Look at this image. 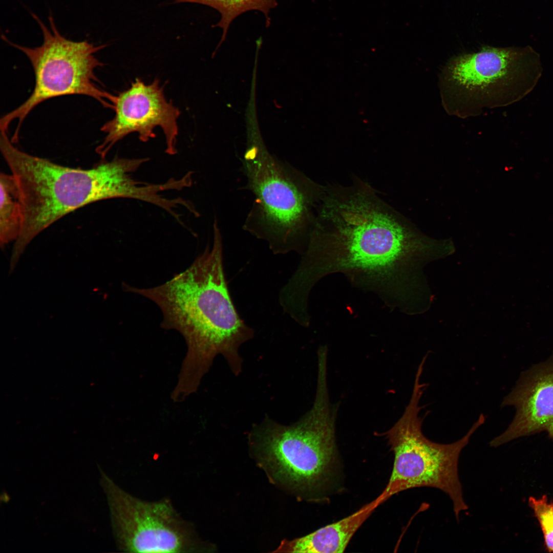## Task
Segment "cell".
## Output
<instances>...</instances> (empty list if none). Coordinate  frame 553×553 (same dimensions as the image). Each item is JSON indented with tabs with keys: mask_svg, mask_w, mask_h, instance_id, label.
Returning a JSON list of instances; mask_svg holds the SVG:
<instances>
[{
	"mask_svg": "<svg viewBox=\"0 0 553 553\" xmlns=\"http://www.w3.org/2000/svg\"><path fill=\"white\" fill-rule=\"evenodd\" d=\"M416 247L398 215L368 183L356 177L348 186L328 185L301 261L286 287L306 301L317 281L341 272L389 305L402 304Z\"/></svg>",
	"mask_w": 553,
	"mask_h": 553,
	"instance_id": "obj_1",
	"label": "cell"
},
{
	"mask_svg": "<svg viewBox=\"0 0 553 553\" xmlns=\"http://www.w3.org/2000/svg\"><path fill=\"white\" fill-rule=\"evenodd\" d=\"M222 237L216 221L214 241L184 271L151 288L123 284L124 290L154 302L161 310V327L184 337L187 352L178 384L196 391L215 357L222 354L232 371L241 370L240 347L253 336L231 301L224 276Z\"/></svg>",
	"mask_w": 553,
	"mask_h": 553,
	"instance_id": "obj_2",
	"label": "cell"
},
{
	"mask_svg": "<svg viewBox=\"0 0 553 553\" xmlns=\"http://www.w3.org/2000/svg\"><path fill=\"white\" fill-rule=\"evenodd\" d=\"M0 149L16 181L22 208L11 269L30 242L63 216L100 200L135 199L140 191L131 176L140 167L137 159L116 157L89 169L67 167L19 150L5 131H1Z\"/></svg>",
	"mask_w": 553,
	"mask_h": 553,
	"instance_id": "obj_3",
	"label": "cell"
},
{
	"mask_svg": "<svg viewBox=\"0 0 553 553\" xmlns=\"http://www.w3.org/2000/svg\"><path fill=\"white\" fill-rule=\"evenodd\" d=\"M337 407L330 402L327 371L321 370L313 406L299 421L283 425L266 418L252 427L250 454L271 483L299 498L323 484L336 459Z\"/></svg>",
	"mask_w": 553,
	"mask_h": 553,
	"instance_id": "obj_4",
	"label": "cell"
},
{
	"mask_svg": "<svg viewBox=\"0 0 553 553\" xmlns=\"http://www.w3.org/2000/svg\"><path fill=\"white\" fill-rule=\"evenodd\" d=\"M243 165L255 197L245 229L275 253L304 250L325 186L256 144L246 151Z\"/></svg>",
	"mask_w": 553,
	"mask_h": 553,
	"instance_id": "obj_5",
	"label": "cell"
},
{
	"mask_svg": "<svg viewBox=\"0 0 553 553\" xmlns=\"http://www.w3.org/2000/svg\"><path fill=\"white\" fill-rule=\"evenodd\" d=\"M543 71L530 46L483 47L450 58L438 78L441 103L450 115L465 118L485 109L506 107L530 93Z\"/></svg>",
	"mask_w": 553,
	"mask_h": 553,
	"instance_id": "obj_6",
	"label": "cell"
},
{
	"mask_svg": "<svg viewBox=\"0 0 553 553\" xmlns=\"http://www.w3.org/2000/svg\"><path fill=\"white\" fill-rule=\"evenodd\" d=\"M422 373L417 370L412 395L401 417L383 434L394 460L389 482L381 494L386 501L408 489L436 488L449 496L458 521L460 513L468 509L458 475L459 456L485 418L481 414L467 433L453 443L441 444L428 439L422 433L423 419L419 415L420 401L427 387L420 381Z\"/></svg>",
	"mask_w": 553,
	"mask_h": 553,
	"instance_id": "obj_7",
	"label": "cell"
},
{
	"mask_svg": "<svg viewBox=\"0 0 553 553\" xmlns=\"http://www.w3.org/2000/svg\"><path fill=\"white\" fill-rule=\"evenodd\" d=\"M42 31L43 41L38 47H24L4 41L24 53L30 60L35 75V85L30 96L21 105L4 115L0 120L1 131L8 132L11 123L17 120L12 141L16 142L22 123L28 114L42 102L56 97L81 95L91 97L107 108L113 109L116 96L100 86L95 70L103 66L95 54L106 45L95 46L87 40L73 41L62 36L51 15L50 28L34 14H32Z\"/></svg>",
	"mask_w": 553,
	"mask_h": 553,
	"instance_id": "obj_8",
	"label": "cell"
},
{
	"mask_svg": "<svg viewBox=\"0 0 553 553\" xmlns=\"http://www.w3.org/2000/svg\"><path fill=\"white\" fill-rule=\"evenodd\" d=\"M108 485L119 547L127 552H211L192 523L182 518L168 499L148 501L111 481Z\"/></svg>",
	"mask_w": 553,
	"mask_h": 553,
	"instance_id": "obj_9",
	"label": "cell"
},
{
	"mask_svg": "<svg viewBox=\"0 0 553 553\" xmlns=\"http://www.w3.org/2000/svg\"><path fill=\"white\" fill-rule=\"evenodd\" d=\"M113 110L114 117L101 127L105 134L104 140L96 148L102 158L115 143L130 133H137L142 142L155 137L154 130L157 126L161 128L165 135V153H177V119L180 112L166 100L158 79L149 84L136 79L128 89L116 95Z\"/></svg>",
	"mask_w": 553,
	"mask_h": 553,
	"instance_id": "obj_10",
	"label": "cell"
},
{
	"mask_svg": "<svg viewBox=\"0 0 553 553\" xmlns=\"http://www.w3.org/2000/svg\"><path fill=\"white\" fill-rule=\"evenodd\" d=\"M501 406L514 407L515 414L504 432L490 441L491 446L543 431L553 440V353L521 373Z\"/></svg>",
	"mask_w": 553,
	"mask_h": 553,
	"instance_id": "obj_11",
	"label": "cell"
},
{
	"mask_svg": "<svg viewBox=\"0 0 553 553\" xmlns=\"http://www.w3.org/2000/svg\"><path fill=\"white\" fill-rule=\"evenodd\" d=\"M385 502L381 495L351 515L306 536L283 540L273 552H343L351 539L374 509Z\"/></svg>",
	"mask_w": 553,
	"mask_h": 553,
	"instance_id": "obj_12",
	"label": "cell"
},
{
	"mask_svg": "<svg viewBox=\"0 0 553 553\" xmlns=\"http://www.w3.org/2000/svg\"><path fill=\"white\" fill-rule=\"evenodd\" d=\"M0 189V242L2 247L18 238L22 214L17 185L12 174L1 173Z\"/></svg>",
	"mask_w": 553,
	"mask_h": 553,
	"instance_id": "obj_13",
	"label": "cell"
},
{
	"mask_svg": "<svg viewBox=\"0 0 553 553\" xmlns=\"http://www.w3.org/2000/svg\"><path fill=\"white\" fill-rule=\"evenodd\" d=\"M182 3L204 5L217 10L221 14V19L214 27H219L223 29L222 40L225 38L232 21L248 11L255 10L263 12L268 25L270 21L268 13L278 4L277 0H174V3Z\"/></svg>",
	"mask_w": 553,
	"mask_h": 553,
	"instance_id": "obj_14",
	"label": "cell"
},
{
	"mask_svg": "<svg viewBox=\"0 0 553 553\" xmlns=\"http://www.w3.org/2000/svg\"><path fill=\"white\" fill-rule=\"evenodd\" d=\"M528 505L539 523L545 549L553 552V501L548 502L547 496L544 495L539 499L530 497Z\"/></svg>",
	"mask_w": 553,
	"mask_h": 553,
	"instance_id": "obj_15",
	"label": "cell"
}]
</instances>
